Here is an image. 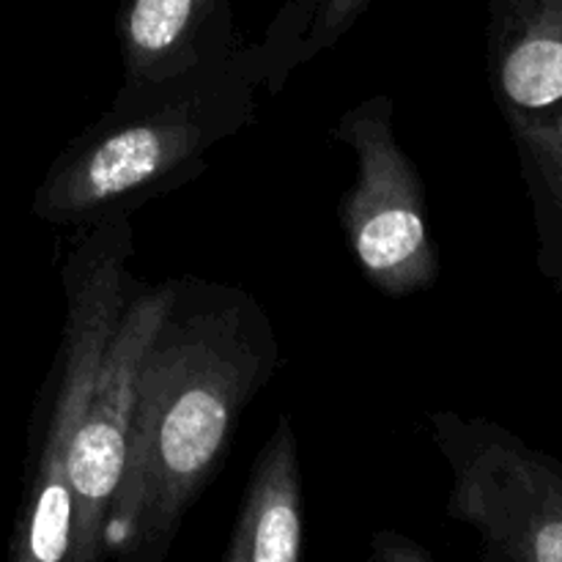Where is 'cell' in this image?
I'll return each mask as SVG.
<instances>
[{"label":"cell","mask_w":562,"mask_h":562,"mask_svg":"<svg viewBox=\"0 0 562 562\" xmlns=\"http://www.w3.org/2000/svg\"><path fill=\"white\" fill-rule=\"evenodd\" d=\"M371 3L373 0H318L311 27L300 44V64H307L324 49L335 47Z\"/></svg>","instance_id":"cell-9"},{"label":"cell","mask_w":562,"mask_h":562,"mask_svg":"<svg viewBox=\"0 0 562 562\" xmlns=\"http://www.w3.org/2000/svg\"><path fill=\"white\" fill-rule=\"evenodd\" d=\"M124 80H157L239 47L234 0H124L115 16Z\"/></svg>","instance_id":"cell-6"},{"label":"cell","mask_w":562,"mask_h":562,"mask_svg":"<svg viewBox=\"0 0 562 562\" xmlns=\"http://www.w3.org/2000/svg\"><path fill=\"white\" fill-rule=\"evenodd\" d=\"M278 368V335L250 291L170 278V300L137 371L104 558H168L184 516L223 467L247 404Z\"/></svg>","instance_id":"cell-1"},{"label":"cell","mask_w":562,"mask_h":562,"mask_svg":"<svg viewBox=\"0 0 562 562\" xmlns=\"http://www.w3.org/2000/svg\"><path fill=\"white\" fill-rule=\"evenodd\" d=\"M168 300L170 280L157 285L137 280L102 357L69 456L71 536L66 562L104 560V519L126 461L137 371Z\"/></svg>","instance_id":"cell-5"},{"label":"cell","mask_w":562,"mask_h":562,"mask_svg":"<svg viewBox=\"0 0 562 562\" xmlns=\"http://www.w3.org/2000/svg\"><path fill=\"white\" fill-rule=\"evenodd\" d=\"M318 0H289L261 42L157 80L121 82L113 104L71 137L33 192L42 223L82 228L137 212L206 170V151L247 130L258 91L278 93L300 64Z\"/></svg>","instance_id":"cell-2"},{"label":"cell","mask_w":562,"mask_h":562,"mask_svg":"<svg viewBox=\"0 0 562 562\" xmlns=\"http://www.w3.org/2000/svg\"><path fill=\"white\" fill-rule=\"evenodd\" d=\"M132 214L82 225L60 269L66 296L55 362L36 395L9 562H66L71 536L69 456L91 401L102 357L137 278Z\"/></svg>","instance_id":"cell-3"},{"label":"cell","mask_w":562,"mask_h":562,"mask_svg":"<svg viewBox=\"0 0 562 562\" xmlns=\"http://www.w3.org/2000/svg\"><path fill=\"white\" fill-rule=\"evenodd\" d=\"M532 560L538 562H562V519L549 521L536 538Z\"/></svg>","instance_id":"cell-11"},{"label":"cell","mask_w":562,"mask_h":562,"mask_svg":"<svg viewBox=\"0 0 562 562\" xmlns=\"http://www.w3.org/2000/svg\"><path fill=\"white\" fill-rule=\"evenodd\" d=\"M497 86L514 110L543 108L562 99V42L527 31L508 38L497 55Z\"/></svg>","instance_id":"cell-8"},{"label":"cell","mask_w":562,"mask_h":562,"mask_svg":"<svg viewBox=\"0 0 562 562\" xmlns=\"http://www.w3.org/2000/svg\"><path fill=\"white\" fill-rule=\"evenodd\" d=\"M305 554V494L300 445L289 417L252 461L223 562H300Z\"/></svg>","instance_id":"cell-7"},{"label":"cell","mask_w":562,"mask_h":562,"mask_svg":"<svg viewBox=\"0 0 562 562\" xmlns=\"http://www.w3.org/2000/svg\"><path fill=\"white\" fill-rule=\"evenodd\" d=\"M393 113V99L376 93L346 110L329 135L357 157V179L338 206L351 252L373 289L401 300L437 285L439 247L420 170L395 137Z\"/></svg>","instance_id":"cell-4"},{"label":"cell","mask_w":562,"mask_h":562,"mask_svg":"<svg viewBox=\"0 0 562 562\" xmlns=\"http://www.w3.org/2000/svg\"><path fill=\"white\" fill-rule=\"evenodd\" d=\"M431 552L398 530H379L371 538V562H431Z\"/></svg>","instance_id":"cell-10"}]
</instances>
